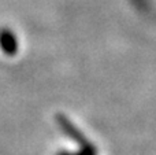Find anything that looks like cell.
<instances>
[{"instance_id":"1","label":"cell","mask_w":156,"mask_h":155,"mask_svg":"<svg viewBox=\"0 0 156 155\" xmlns=\"http://www.w3.org/2000/svg\"><path fill=\"white\" fill-rule=\"evenodd\" d=\"M56 121L60 124L62 129L66 132V133L70 135V136L73 137L76 142H78L81 146H82V147H83V151H86V153H90V154H94V151H93V148H92V146L89 144V143H86V140H85V137L82 136V133L77 131L76 126H74L73 124H71L70 121H69L67 118L65 117V115H62V114L56 115Z\"/></svg>"},{"instance_id":"2","label":"cell","mask_w":156,"mask_h":155,"mask_svg":"<svg viewBox=\"0 0 156 155\" xmlns=\"http://www.w3.org/2000/svg\"><path fill=\"white\" fill-rule=\"evenodd\" d=\"M0 45H2V48L4 49V52H7V54H10V55H12L16 52L15 37H14L8 30H3V32L0 33Z\"/></svg>"}]
</instances>
